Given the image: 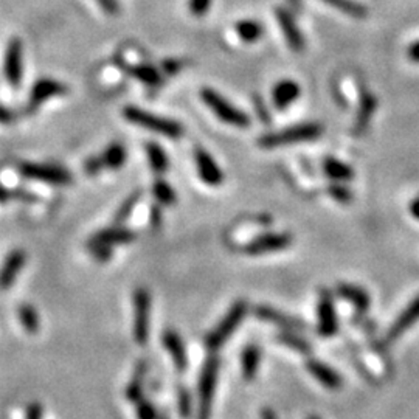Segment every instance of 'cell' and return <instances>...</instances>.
<instances>
[{"label": "cell", "mask_w": 419, "mask_h": 419, "mask_svg": "<svg viewBox=\"0 0 419 419\" xmlns=\"http://www.w3.org/2000/svg\"><path fill=\"white\" fill-rule=\"evenodd\" d=\"M221 359L216 353L209 354L202 365L198 384V419L212 418L213 397L218 385Z\"/></svg>", "instance_id": "cell-1"}, {"label": "cell", "mask_w": 419, "mask_h": 419, "mask_svg": "<svg viewBox=\"0 0 419 419\" xmlns=\"http://www.w3.org/2000/svg\"><path fill=\"white\" fill-rule=\"evenodd\" d=\"M323 134V126L319 123H301L286 127V129L278 132H270L262 135L258 140L261 148H278L297 143H306V141H314Z\"/></svg>", "instance_id": "cell-2"}, {"label": "cell", "mask_w": 419, "mask_h": 419, "mask_svg": "<svg viewBox=\"0 0 419 419\" xmlns=\"http://www.w3.org/2000/svg\"><path fill=\"white\" fill-rule=\"evenodd\" d=\"M123 117L127 121H131V123L143 127V129L165 135V137H170V139H179L182 137V134H184V127H182V125L177 123V121L165 117H159V115L143 111L135 106L125 107Z\"/></svg>", "instance_id": "cell-3"}, {"label": "cell", "mask_w": 419, "mask_h": 419, "mask_svg": "<svg viewBox=\"0 0 419 419\" xmlns=\"http://www.w3.org/2000/svg\"><path fill=\"white\" fill-rule=\"evenodd\" d=\"M248 313V305L246 300H236L233 303V306L228 309V313L226 314L224 319L219 322L218 326H216L212 333H208L205 337V347L214 353L218 351L222 345H224L232 334L238 329L242 320L246 319V315Z\"/></svg>", "instance_id": "cell-4"}, {"label": "cell", "mask_w": 419, "mask_h": 419, "mask_svg": "<svg viewBox=\"0 0 419 419\" xmlns=\"http://www.w3.org/2000/svg\"><path fill=\"white\" fill-rule=\"evenodd\" d=\"M200 98L207 104L208 109L212 111L221 121H224V123L232 125L235 127H247L250 125L248 115L246 112L239 111L238 107H235L230 101L219 95L216 90L202 89Z\"/></svg>", "instance_id": "cell-5"}, {"label": "cell", "mask_w": 419, "mask_h": 419, "mask_svg": "<svg viewBox=\"0 0 419 419\" xmlns=\"http://www.w3.org/2000/svg\"><path fill=\"white\" fill-rule=\"evenodd\" d=\"M150 313L151 295L145 287H139L134 292V340L140 347H145L150 339Z\"/></svg>", "instance_id": "cell-6"}, {"label": "cell", "mask_w": 419, "mask_h": 419, "mask_svg": "<svg viewBox=\"0 0 419 419\" xmlns=\"http://www.w3.org/2000/svg\"><path fill=\"white\" fill-rule=\"evenodd\" d=\"M19 171L26 179L45 182L52 185H67L72 182V174L58 165L22 164L19 166Z\"/></svg>", "instance_id": "cell-7"}, {"label": "cell", "mask_w": 419, "mask_h": 419, "mask_svg": "<svg viewBox=\"0 0 419 419\" xmlns=\"http://www.w3.org/2000/svg\"><path fill=\"white\" fill-rule=\"evenodd\" d=\"M317 315H319V323H317V333L324 339L335 335L339 333V320H337L335 306L333 294L329 290L323 289L320 292L319 306H317Z\"/></svg>", "instance_id": "cell-8"}, {"label": "cell", "mask_w": 419, "mask_h": 419, "mask_svg": "<svg viewBox=\"0 0 419 419\" xmlns=\"http://www.w3.org/2000/svg\"><path fill=\"white\" fill-rule=\"evenodd\" d=\"M292 244V236L287 233H264L256 236L244 247V253L258 256L266 253L280 252Z\"/></svg>", "instance_id": "cell-9"}, {"label": "cell", "mask_w": 419, "mask_h": 419, "mask_svg": "<svg viewBox=\"0 0 419 419\" xmlns=\"http://www.w3.org/2000/svg\"><path fill=\"white\" fill-rule=\"evenodd\" d=\"M22 53H24V45L22 40L19 38H13L10 40L8 47H6L5 53V63H3V70H5V78L8 81L11 87H19L20 81H22Z\"/></svg>", "instance_id": "cell-10"}, {"label": "cell", "mask_w": 419, "mask_h": 419, "mask_svg": "<svg viewBox=\"0 0 419 419\" xmlns=\"http://www.w3.org/2000/svg\"><path fill=\"white\" fill-rule=\"evenodd\" d=\"M255 315L261 320H266L269 323H274L276 326H280L286 331H297V333H301V331H308V324L297 319V317H292L289 314L281 313V310L275 309L272 306H256L255 308Z\"/></svg>", "instance_id": "cell-11"}, {"label": "cell", "mask_w": 419, "mask_h": 419, "mask_svg": "<svg viewBox=\"0 0 419 419\" xmlns=\"http://www.w3.org/2000/svg\"><path fill=\"white\" fill-rule=\"evenodd\" d=\"M275 17L278 20L283 35H285L286 42L290 49L294 52L305 50V36H303L299 25H297L292 13L280 6V8H275Z\"/></svg>", "instance_id": "cell-12"}, {"label": "cell", "mask_w": 419, "mask_h": 419, "mask_svg": "<svg viewBox=\"0 0 419 419\" xmlns=\"http://www.w3.org/2000/svg\"><path fill=\"white\" fill-rule=\"evenodd\" d=\"M196 168H198V174L200 180L209 187H218L224 182V173L216 164V160L209 155L205 150L198 148L194 154Z\"/></svg>", "instance_id": "cell-13"}, {"label": "cell", "mask_w": 419, "mask_h": 419, "mask_svg": "<svg viewBox=\"0 0 419 419\" xmlns=\"http://www.w3.org/2000/svg\"><path fill=\"white\" fill-rule=\"evenodd\" d=\"M419 322V295L411 300L402 313L396 317L395 322L387 331V342H396L402 334Z\"/></svg>", "instance_id": "cell-14"}, {"label": "cell", "mask_w": 419, "mask_h": 419, "mask_svg": "<svg viewBox=\"0 0 419 419\" xmlns=\"http://www.w3.org/2000/svg\"><path fill=\"white\" fill-rule=\"evenodd\" d=\"M306 370L309 371V374L314 377L317 382H320L324 388L337 391L342 388L343 379L342 376L337 373V371L329 367L328 363H324L319 359H308L306 361Z\"/></svg>", "instance_id": "cell-15"}, {"label": "cell", "mask_w": 419, "mask_h": 419, "mask_svg": "<svg viewBox=\"0 0 419 419\" xmlns=\"http://www.w3.org/2000/svg\"><path fill=\"white\" fill-rule=\"evenodd\" d=\"M67 92H69L67 86L59 83V81L52 78H42L36 81L35 86H33L31 95H30V106L38 107L49 98L65 95Z\"/></svg>", "instance_id": "cell-16"}, {"label": "cell", "mask_w": 419, "mask_h": 419, "mask_svg": "<svg viewBox=\"0 0 419 419\" xmlns=\"http://www.w3.org/2000/svg\"><path fill=\"white\" fill-rule=\"evenodd\" d=\"M161 343H164V347L166 348L168 353H170L175 370H177L179 373H184L188 368V354L182 337L175 333V331L166 329L165 333L161 334Z\"/></svg>", "instance_id": "cell-17"}, {"label": "cell", "mask_w": 419, "mask_h": 419, "mask_svg": "<svg viewBox=\"0 0 419 419\" xmlns=\"http://www.w3.org/2000/svg\"><path fill=\"white\" fill-rule=\"evenodd\" d=\"M26 262V255L24 250H13V252L6 256L2 269H0V290L10 289L13 283L20 274V270L24 269Z\"/></svg>", "instance_id": "cell-18"}, {"label": "cell", "mask_w": 419, "mask_h": 419, "mask_svg": "<svg viewBox=\"0 0 419 419\" xmlns=\"http://www.w3.org/2000/svg\"><path fill=\"white\" fill-rule=\"evenodd\" d=\"M301 95V89L299 83L292 79H283L276 83L272 90V103L276 109L285 111L286 107L294 104Z\"/></svg>", "instance_id": "cell-19"}, {"label": "cell", "mask_w": 419, "mask_h": 419, "mask_svg": "<svg viewBox=\"0 0 419 419\" xmlns=\"http://www.w3.org/2000/svg\"><path fill=\"white\" fill-rule=\"evenodd\" d=\"M135 241V233L129 228L123 227H111L106 230H101L93 238L89 241L90 244H100L106 247H113V246H123V244H131Z\"/></svg>", "instance_id": "cell-20"}, {"label": "cell", "mask_w": 419, "mask_h": 419, "mask_svg": "<svg viewBox=\"0 0 419 419\" xmlns=\"http://www.w3.org/2000/svg\"><path fill=\"white\" fill-rule=\"evenodd\" d=\"M148 371H150V365H148L146 361H139L137 365H135L132 377H131L129 384L126 385V391H125L126 400L129 402L135 404V402H139L141 397H143Z\"/></svg>", "instance_id": "cell-21"}, {"label": "cell", "mask_w": 419, "mask_h": 419, "mask_svg": "<svg viewBox=\"0 0 419 419\" xmlns=\"http://www.w3.org/2000/svg\"><path fill=\"white\" fill-rule=\"evenodd\" d=\"M337 295L342 297V299L345 301H348L349 305H353L357 313H367L371 305L368 292L361 286L342 283V285L337 286Z\"/></svg>", "instance_id": "cell-22"}, {"label": "cell", "mask_w": 419, "mask_h": 419, "mask_svg": "<svg viewBox=\"0 0 419 419\" xmlns=\"http://www.w3.org/2000/svg\"><path fill=\"white\" fill-rule=\"evenodd\" d=\"M117 63L120 64L121 69H125L127 73H129L131 77H134L135 79L140 81V83H143L146 86H151V87H155V86H159L161 83L160 72L155 69L154 65H150V64L131 65V64H126L125 61H121V59H117Z\"/></svg>", "instance_id": "cell-23"}, {"label": "cell", "mask_w": 419, "mask_h": 419, "mask_svg": "<svg viewBox=\"0 0 419 419\" xmlns=\"http://www.w3.org/2000/svg\"><path fill=\"white\" fill-rule=\"evenodd\" d=\"M260 362H261L260 347H256V345H247L241 356L242 377H244L247 382H252L256 377V373H258V368H260Z\"/></svg>", "instance_id": "cell-24"}, {"label": "cell", "mask_w": 419, "mask_h": 419, "mask_svg": "<svg viewBox=\"0 0 419 419\" xmlns=\"http://www.w3.org/2000/svg\"><path fill=\"white\" fill-rule=\"evenodd\" d=\"M98 157L103 170H120V168L126 164L127 152L126 148L121 143H112L107 146Z\"/></svg>", "instance_id": "cell-25"}, {"label": "cell", "mask_w": 419, "mask_h": 419, "mask_svg": "<svg viewBox=\"0 0 419 419\" xmlns=\"http://www.w3.org/2000/svg\"><path fill=\"white\" fill-rule=\"evenodd\" d=\"M322 166L324 174L334 182H348V180H353L354 177L353 168L335 157H326L323 160Z\"/></svg>", "instance_id": "cell-26"}, {"label": "cell", "mask_w": 419, "mask_h": 419, "mask_svg": "<svg viewBox=\"0 0 419 419\" xmlns=\"http://www.w3.org/2000/svg\"><path fill=\"white\" fill-rule=\"evenodd\" d=\"M236 35H238L246 44H253L256 40H260L261 36L264 35V29L262 25L258 22V20H252V19H246L241 20L235 25Z\"/></svg>", "instance_id": "cell-27"}, {"label": "cell", "mask_w": 419, "mask_h": 419, "mask_svg": "<svg viewBox=\"0 0 419 419\" xmlns=\"http://www.w3.org/2000/svg\"><path fill=\"white\" fill-rule=\"evenodd\" d=\"M146 157L155 174H164L168 171V168H170V160H168V155L164 148H161L159 143H148L146 145Z\"/></svg>", "instance_id": "cell-28"}, {"label": "cell", "mask_w": 419, "mask_h": 419, "mask_svg": "<svg viewBox=\"0 0 419 419\" xmlns=\"http://www.w3.org/2000/svg\"><path fill=\"white\" fill-rule=\"evenodd\" d=\"M276 340L280 343L286 345L287 348L297 351V353L300 354H310V351H313V347H310V343L303 339V337L297 333V331H283L278 335H276Z\"/></svg>", "instance_id": "cell-29"}, {"label": "cell", "mask_w": 419, "mask_h": 419, "mask_svg": "<svg viewBox=\"0 0 419 419\" xmlns=\"http://www.w3.org/2000/svg\"><path fill=\"white\" fill-rule=\"evenodd\" d=\"M17 317H19V322H20V324H22L25 333H29V334L38 333L40 328L39 315H38V310L31 305H29V303L20 305L17 309Z\"/></svg>", "instance_id": "cell-30"}, {"label": "cell", "mask_w": 419, "mask_h": 419, "mask_svg": "<svg viewBox=\"0 0 419 419\" xmlns=\"http://www.w3.org/2000/svg\"><path fill=\"white\" fill-rule=\"evenodd\" d=\"M324 2L331 6H334L337 10H340L342 13H345V15H348L351 17L363 19L368 15V10L365 8L362 3L354 2V0H324Z\"/></svg>", "instance_id": "cell-31"}, {"label": "cell", "mask_w": 419, "mask_h": 419, "mask_svg": "<svg viewBox=\"0 0 419 419\" xmlns=\"http://www.w3.org/2000/svg\"><path fill=\"white\" fill-rule=\"evenodd\" d=\"M152 193H154V198L157 199L159 204L165 205V207L174 205L175 199H177V196H175L173 187L164 179H157L154 182Z\"/></svg>", "instance_id": "cell-32"}, {"label": "cell", "mask_w": 419, "mask_h": 419, "mask_svg": "<svg viewBox=\"0 0 419 419\" xmlns=\"http://www.w3.org/2000/svg\"><path fill=\"white\" fill-rule=\"evenodd\" d=\"M374 111H376V100L371 97L370 93H365L361 100L359 113H357V121H356L357 129H363V127L368 125L371 115L374 113Z\"/></svg>", "instance_id": "cell-33"}, {"label": "cell", "mask_w": 419, "mask_h": 419, "mask_svg": "<svg viewBox=\"0 0 419 419\" xmlns=\"http://www.w3.org/2000/svg\"><path fill=\"white\" fill-rule=\"evenodd\" d=\"M177 410L182 419H190L193 416V396L185 385L177 388Z\"/></svg>", "instance_id": "cell-34"}, {"label": "cell", "mask_w": 419, "mask_h": 419, "mask_svg": "<svg viewBox=\"0 0 419 419\" xmlns=\"http://www.w3.org/2000/svg\"><path fill=\"white\" fill-rule=\"evenodd\" d=\"M140 198H141V193L135 191L123 202V204H121L117 214H115V222H117V224H123V222L129 218L131 213L134 212L135 205H137V202L140 200Z\"/></svg>", "instance_id": "cell-35"}, {"label": "cell", "mask_w": 419, "mask_h": 419, "mask_svg": "<svg viewBox=\"0 0 419 419\" xmlns=\"http://www.w3.org/2000/svg\"><path fill=\"white\" fill-rule=\"evenodd\" d=\"M135 415L137 419H159V410L151 401L141 397L139 402H135Z\"/></svg>", "instance_id": "cell-36"}, {"label": "cell", "mask_w": 419, "mask_h": 419, "mask_svg": "<svg viewBox=\"0 0 419 419\" xmlns=\"http://www.w3.org/2000/svg\"><path fill=\"white\" fill-rule=\"evenodd\" d=\"M328 193L333 199H335L340 204H349L353 200V193H351L347 187L342 185V182H335V184L328 187Z\"/></svg>", "instance_id": "cell-37"}, {"label": "cell", "mask_w": 419, "mask_h": 419, "mask_svg": "<svg viewBox=\"0 0 419 419\" xmlns=\"http://www.w3.org/2000/svg\"><path fill=\"white\" fill-rule=\"evenodd\" d=\"M212 6V0H188V10L196 17H202Z\"/></svg>", "instance_id": "cell-38"}, {"label": "cell", "mask_w": 419, "mask_h": 419, "mask_svg": "<svg viewBox=\"0 0 419 419\" xmlns=\"http://www.w3.org/2000/svg\"><path fill=\"white\" fill-rule=\"evenodd\" d=\"M89 248H90V253L101 262L107 261L112 256V247H106V246H100V244H90V242H89Z\"/></svg>", "instance_id": "cell-39"}, {"label": "cell", "mask_w": 419, "mask_h": 419, "mask_svg": "<svg viewBox=\"0 0 419 419\" xmlns=\"http://www.w3.org/2000/svg\"><path fill=\"white\" fill-rule=\"evenodd\" d=\"M44 418V407L39 402H30L25 409V419H42Z\"/></svg>", "instance_id": "cell-40"}, {"label": "cell", "mask_w": 419, "mask_h": 419, "mask_svg": "<svg viewBox=\"0 0 419 419\" xmlns=\"http://www.w3.org/2000/svg\"><path fill=\"white\" fill-rule=\"evenodd\" d=\"M101 170H103V166H101V161H100L98 155H97V157H90V159H87V160H86V164H84V171H86L87 174H90V175L98 174Z\"/></svg>", "instance_id": "cell-41"}, {"label": "cell", "mask_w": 419, "mask_h": 419, "mask_svg": "<svg viewBox=\"0 0 419 419\" xmlns=\"http://www.w3.org/2000/svg\"><path fill=\"white\" fill-rule=\"evenodd\" d=\"M98 5L109 15H117L118 13V2L117 0H97Z\"/></svg>", "instance_id": "cell-42"}, {"label": "cell", "mask_w": 419, "mask_h": 419, "mask_svg": "<svg viewBox=\"0 0 419 419\" xmlns=\"http://www.w3.org/2000/svg\"><path fill=\"white\" fill-rule=\"evenodd\" d=\"M13 118H15V115L10 109H6L5 106L0 104V123H11Z\"/></svg>", "instance_id": "cell-43"}, {"label": "cell", "mask_w": 419, "mask_h": 419, "mask_svg": "<svg viewBox=\"0 0 419 419\" xmlns=\"http://www.w3.org/2000/svg\"><path fill=\"white\" fill-rule=\"evenodd\" d=\"M407 55H409L410 61H413V63H419V40L409 47Z\"/></svg>", "instance_id": "cell-44"}, {"label": "cell", "mask_w": 419, "mask_h": 419, "mask_svg": "<svg viewBox=\"0 0 419 419\" xmlns=\"http://www.w3.org/2000/svg\"><path fill=\"white\" fill-rule=\"evenodd\" d=\"M409 209H410V214L419 221V196H416V198L410 202Z\"/></svg>", "instance_id": "cell-45"}, {"label": "cell", "mask_w": 419, "mask_h": 419, "mask_svg": "<svg viewBox=\"0 0 419 419\" xmlns=\"http://www.w3.org/2000/svg\"><path fill=\"white\" fill-rule=\"evenodd\" d=\"M164 69L168 70V73H175L179 70V63H175V61H166V63H164Z\"/></svg>", "instance_id": "cell-46"}, {"label": "cell", "mask_w": 419, "mask_h": 419, "mask_svg": "<svg viewBox=\"0 0 419 419\" xmlns=\"http://www.w3.org/2000/svg\"><path fill=\"white\" fill-rule=\"evenodd\" d=\"M256 109H258V112H260V117H261V120L262 121H269V112H267V109L264 107V109H262V103L260 100H256Z\"/></svg>", "instance_id": "cell-47"}, {"label": "cell", "mask_w": 419, "mask_h": 419, "mask_svg": "<svg viewBox=\"0 0 419 419\" xmlns=\"http://www.w3.org/2000/svg\"><path fill=\"white\" fill-rule=\"evenodd\" d=\"M261 419H278V418H276V413L272 409L266 407L261 410Z\"/></svg>", "instance_id": "cell-48"}, {"label": "cell", "mask_w": 419, "mask_h": 419, "mask_svg": "<svg viewBox=\"0 0 419 419\" xmlns=\"http://www.w3.org/2000/svg\"><path fill=\"white\" fill-rule=\"evenodd\" d=\"M10 198H11L10 190H6L3 185H0V204H5V202L8 200Z\"/></svg>", "instance_id": "cell-49"}, {"label": "cell", "mask_w": 419, "mask_h": 419, "mask_svg": "<svg viewBox=\"0 0 419 419\" xmlns=\"http://www.w3.org/2000/svg\"><path fill=\"white\" fill-rule=\"evenodd\" d=\"M151 222L154 226H157L160 222V209L157 207L151 209Z\"/></svg>", "instance_id": "cell-50"}, {"label": "cell", "mask_w": 419, "mask_h": 419, "mask_svg": "<svg viewBox=\"0 0 419 419\" xmlns=\"http://www.w3.org/2000/svg\"><path fill=\"white\" fill-rule=\"evenodd\" d=\"M159 419H170V416L164 415V413H160V411H159Z\"/></svg>", "instance_id": "cell-51"}, {"label": "cell", "mask_w": 419, "mask_h": 419, "mask_svg": "<svg viewBox=\"0 0 419 419\" xmlns=\"http://www.w3.org/2000/svg\"><path fill=\"white\" fill-rule=\"evenodd\" d=\"M306 419H322L320 416H317V415H310V416H308Z\"/></svg>", "instance_id": "cell-52"}]
</instances>
